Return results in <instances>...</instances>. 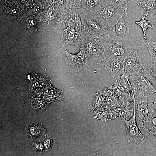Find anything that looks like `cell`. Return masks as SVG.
<instances>
[{
    "label": "cell",
    "mask_w": 156,
    "mask_h": 156,
    "mask_svg": "<svg viewBox=\"0 0 156 156\" xmlns=\"http://www.w3.org/2000/svg\"><path fill=\"white\" fill-rule=\"evenodd\" d=\"M152 101L151 103H155L156 104V100H152Z\"/></svg>",
    "instance_id": "33"
},
{
    "label": "cell",
    "mask_w": 156,
    "mask_h": 156,
    "mask_svg": "<svg viewBox=\"0 0 156 156\" xmlns=\"http://www.w3.org/2000/svg\"><path fill=\"white\" fill-rule=\"evenodd\" d=\"M103 102L102 95L99 92H97L94 99L92 105L93 112L97 111L100 108H102Z\"/></svg>",
    "instance_id": "21"
},
{
    "label": "cell",
    "mask_w": 156,
    "mask_h": 156,
    "mask_svg": "<svg viewBox=\"0 0 156 156\" xmlns=\"http://www.w3.org/2000/svg\"><path fill=\"white\" fill-rule=\"evenodd\" d=\"M96 39L106 57L120 61L133 52L139 50L142 47L140 44L120 40L108 35Z\"/></svg>",
    "instance_id": "1"
},
{
    "label": "cell",
    "mask_w": 156,
    "mask_h": 156,
    "mask_svg": "<svg viewBox=\"0 0 156 156\" xmlns=\"http://www.w3.org/2000/svg\"><path fill=\"white\" fill-rule=\"evenodd\" d=\"M137 4L141 6L144 10V16L147 19L149 13L156 9V0H144L137 2Z\"/></svg>",
    "instance_id": "16"
},
{
    "label": "cell",
    "mask_w": 156,
    "mask_h": 156,
    "mask_svg": "<svg viewBox=\"0 0 156 156\" xmlns=\"http://www.w3.org/2000/svg\"><path fill=\"white\" fill-rule=\"evenodd\" d=\"M134 95H142L148 97L156 94V87L143 75L128 77Z\"/></svg>",
    "instance_id": "6"
},
{
    "label": "cell",
    "mask_w": 156,
    "mask_h": 156,
    "mask_svg": "<svg viewBox=\"0 0 156 156\" xmlns=\"http://www.w3.org/2000/svg\"><path fill=\"white\" fill-rule=\"evenodd\" d=\"M112 2V0H109L92 12L95 18L107 29L115 23L122 13L116 10Z\"/></svg>",
    "instance_id": "5"
},
{
    "label": "cell",
    "mask_w": 156,
    "mask_h": 156,
    "mask_svg": "<svg viewBox=\"0 0 156 156\" xmlns=\"http://www.w3.org/2000/svg\"><path fill=\"white\" fill-rule=\"evenodd\" d=\"M109 0H82L81 7L92 12Z\"/></svg>",
    "instance_id": "15"
},
{
    "label": "cell",
    "mask_w": 156,
    "mask_h": 156,
    "mask_svg": "<svg viewBox=\"0 0 156 156\" xmlns=\"http://www.w3.org/2000/svg\"><path fill=\"white\" fill-rule=\"evenodd\" d=\"M98 62L100 66L112 76L115 81L122 76H125L121 61L104 56Z\"/></svg>",
    "instance_id": "9"
},
{
    "label": "cell",
    "mask_w": 156,
    "mask_h": 156,
    "mask_svg": "<svg viewBox=\"0 0 156 156\" xmlns=\"http://www.w3.org/2000/svg\"><path fill=\"white\" fill-rule=\"evenodd\" d=\"M151 57V60L149 66H156V54Z\"/></svg>",
    "instance_id": "27"
},
{
    "label": "cell",
    "mask_w": 156,
    "mask_h": 156,
    "mask_svg": "<svg viewBox=\"0 0 156 156\" xmlns=\"http://www.w3.org/2000/svg\"><path fill=\"white\" fill-rule=\"evenodd\" d=\"M94 118L99 121H111L110 117L106 109L101 108L96 111L93 112Z\"/></svg>",
    "instance_id": "20"
},
{
    "label": "cell",
    "mask_w": 156,
    "mask_h": 156,
    "mask_svg": "<svg viewBox=\"0 0 156 156\" xmlns=\"http://www.w3.org/2000/svg\"><path fill=\"white\" fill-rule=\"evenodd\" d=\"M80 49L79 52L75 54H72L65 51L68 61H70V63L73 66L78 68H82L84 65L86 58L88 57L83 50Z\"/></svg>",
    "instance_id": "12"
},
{
    "label": "cell",
    "mask_w": 156,
    "mask_h": 156,
    "mask_svg": "<svg viewBox=\"0 0 156 156\" xmlns=\"http://www.w3.org/2000/svg\"><path fill=\"white\" fill-rule=\"evenodd\" d=\"M35 147L39 151L42 150L43 148V147H42V145L40 144H35Z\"/></svg>",
    "instance_id": "28"
},
{
    "label": "cell",
    "mask_w": 156,
    "mask_h": 156,
    "mask_svg": "<svg viewBox=\"0 0 156 156\" xmlns=\"http://www.w3.org/2000/svg\"><path fill=\"white\" fill-rule=\"evenodd\" d=\"M78 8L71 7L67 16V18L75 29L81 32L82 29V23L78 13Z\"/></svg>",
    "instance_id": "13"
},
{
    "label": "cell",
    "mask_w": 156,
    "mask_h": 156,
    "mask_svg": "<svg viewBox=\"0 0 156 156\" xmlns=\"http://www.w3.org/2000/svg\"><path fill=\"white\" fill-rule=\"evenodd\" d=\"M142 129L153 135L156 132V117L148 113L145 118L142 125Z\"/></svg>",
    "instance_id": "14"
},
{
    "label": "cell",
    "mask_w": 156,
    "mask_h": 156,
    "mask_svg": "<svg viewBox=\"0 0 156 156\" xmlns=\"http://www.w3.org/2000/svg\"><path fill=\"white\" fill-rule=\"evenodd\" d=\"M38 127L34 126L32 127L30 129V131L32 135L34 136H37L40 135L41 133H42L41 132V129Z\"/></svg>",
    "instance_id": "23"
},
{
    "label": "cell",
    "mask_w": 156,
    "mask_h": 156,
    "mask_svg": "<svg viewBox=\"0 0 156 156\" xmlns=\"http://www.w3.org/2000/svg\"><path fill=\"white\" fill-rule=\"evenodd\" d=\"M52 144V140L51 139H47L45 142V146L47 150H50Z\"/></svg>",
    "instance_id": "26"
},
{
    "label": "cell",
    "mask_w": 156,
    "mask_h": 156,
    "mask_svg": "<svg viewBox=\"0 0 156 156\" xmlns=\"http://www.w3.org/2000/svg\"><path fill=\"white\" fill-rule=\"evenodd\" d=\"M131 23L127 11H124L115 23L108 29V35L120 40L134 43L129 33Z\"/></svg>",
    "instance_id": "3"
},
{
    "label": "cell",
    "mask_w": 156,
    "mask_h": 156,
    "mask_svg": "<svg viewBox=\"0 0 156 156\" xmlns=\"http://www.w3.org/2000/svg\"><path fill=\"white\" fill-rule=\"evenodd\" d=\"M11 10L12 12L14 14H16L17 13H16L17 12H18V11H17V9L16 8H12L11 9Z\"/></svg>",
    "instance_id": "31"
},
{
    "label": "cell",
    "mask_w": 156,
    "mask_h": 156,
    "mask_svg": "<svg viewBox=\"0 0 156 156\" xmlns=\"http://www.w3.org/2000/svg\"><path fill=\"white\" fill-rule=\"evenodd\" d=\"M151 105L152 107L155 109L156 112V104L152 103H151Z\"/></svg>",
    "instance_id": "32"
},
{
    "label": "cell",
    "mask_w": 156,
    "mask_h": 156,
    "mask_svg": "<svg viewBox=\"0 0 156 156\" xmlns=\"http://www.w3.org/2000/svg\"><path fill=\"white\" fill-rule=\"evenodd\" d=\"M82 28L96 38L108 35V29L94 17L92 12L81 7L78 8Z\"/></svg>",
    "instance_id": "2"
},
{
    "label": "cell",
    "mask_w": 156,
    "mask_h": 156,
    "mask_svg": "<svg viewBox=\"0 0 156 156\" xmlns=\"http://www.w3.org/2000/svg\"><path fill=\"white\" fill-rule=\"evenodd\" d=\"M82 0H71L70 7H75L79 8L81 7Z\"/></svg>",
    "instance_id": "24"
},
{
    "label": "cell",
    "mask_w": 156,
    "mask_h": 156,
    "mask_svg": "<svg viewBox=\"0 0 156 156\" xmlns=\"http://www.w3.org/2000/svg\"><path fill=\"white\" fill-rule=\"evenodd\" d=\"M141 41L147 48L151 56L156 54V37L151 41H148L143 39Z\"/></svg>",
    "instance_id": "22"
},
{
    "label": "cell",
    "mask_w": 156,
    "mask_h": 156,
    "mask_svg": "<svg viewBox=\"0 0 156 156\" xmlns=\"http://www.w3.org/2000/svg\"><path fill=\"white\" fill-rule=\"evenodd\" d=\"M99 92L103 97V108L113 109L119 107L120 102L110 86L105 88Z\"/></svg>",
    "instance_id": "11"
},
{
    "label": "cell",
    "mask_w": 156,
    "mask_h": 156,
    "mask_svg": "<svg viewBox=\"0 0 156 156\" xmlns=\"http://www.w3.org/2000/svg\"><path fill=\"white\" fill-rule=\"evenodd\" d=\"M131 0H112V4L115 8L121 13L127 11Z\"/></svg>",
    "instance_id": "19"
},
{
    "label": "cell",
    "mask_w": 156,
    "mask_h": 156,
    "mask_svg": "<svg viewBox=\"0 0 156 156\" xmlns=\"http://www.w3.org/2000/svg\"><path fill=\"white\" fill-rule=\"evenodd\" d=\"M80 39L81 47L87 56L92 57L98 61L103 59L104 55L97 39L82 28Z\"/></svg>",
    "instance_id": "4"
},
{
    "label": "cell",
    "mask_w": 156,
    "mask_h": 156,
    "mask_svg": "<svg viewBox=\"0 0 156 156\" xmlns=\"http://www.w3.org/2000/svg\"><path fill=\"white\" fill-rule=\"evenodd\" d=\"M151 17L153 19L154 22L156 23V12L151 14Z\"/></svg>",
    "instance_id": "30"
},
{
    "label": "cell",
    "mask_w": 156,
    "mask_h": 156,
    "mask_svg": "<svg viewBox=\"0 0 156 156\" xmlns=\"http://www.w3.org/2000/svg\"><path fill=\"white\" fill-rule=\"evenodd\" d=\"M134 97L136 122L139 128L141 130L143 121L149 113L147 103L149 97L142 95H134Z\"/></svg>",
    "instance_id": "10"
},
{
    "label": "cell",
    "mask_w": 156,
    "mask_h": 156,
    "mask_svg": "<svg viewBox=\"0 0 156 156\" xmlns=\"http://www.w3.org/2000/svg\"><path fill=\"white\" fill-rule=\"evenodd\" d=\"M122 120L126 125V139L128 142H135L138 145L143 144L147 139L146 136L142 134L137 124L136 119L135 105L133 115L129 120L122 117Z\"/></svg>",
    "instance_id": "8"
},
{
    "label": "cell",
    "mask_w": 156,
    "mask_h": 156,
    "mask_svg": "<svg viewBox=\"0 0 156 156\" xmlns=\"http://www.w3.org/2000/svg\"><path fill=\"white\" fill-rule=\"evenodd\" d=\"M143 74L156 87V66H149L148 68L145 67Z\"/></svg>",
    "instance_id": "17"
},
{
    "label": "cell",
    "mask_w": 156,
    "mask_h": 156,
    "mask_svg": "<svg viewBox=\"0 0 156 156\" xmlns=\"http://www.w3.org/2000/svg\"><path fill=\"white\" fill-rule=\"evenodd\" d=\"M47 16L48 18L51 20H52L55 19V14L52 8L50 9L47 13Z\"/></svg>",
    "instance_id": "25"
},
{
    "label": "cell",
    "mask_w": 156,
    "mask_h": 156,
    "mask_svg": "<svg viewBox=\"0 0 156 156\" xmlns=\"http://www.w3.org/2000/svg\"><path fill=\"white\" fill-rule=\"evenodd\" d=\"M40 6L39 5H37L34 8V12H37L39 11L40 9Z\"/></svg>",
    "instance_id": "29"
},
{
    "label": "cell",
    "mask_w": 156,
    "mask_h": 156,
    "mask_svg": "<svg viewBox=\"0 0 156 156\" xmlns=\"http://www.w3.org/2000/svg\"><path fill=\"white\" fill-rule=\"evenodd\" d=\"M121 62L125 74L128 77L143 74L146 67L140 58L138 50L133 52Z\"/></svg>",
    "instance_id": "7"
},
{
    "label": "cell",
    "mask_w": 156,
    "mask_h": 156,
    "mask_svg": "<svg viewBox=\"0 0 156 156\" xmlns=\"http://www.w3.org/2000/svg\"><path fill=\"white\" fill-rule=\"evenodd\" d=\"M151 21L149 20H147L145 18L144 14L142 13V17L141 20L137 21H135V23L139 25L141 28L143 32V37L145 40L147 41L146 37V32L148 28H153L154 26L150 23Z\"/></svg>",
    "instance_id": "18"
}]
</instances>
